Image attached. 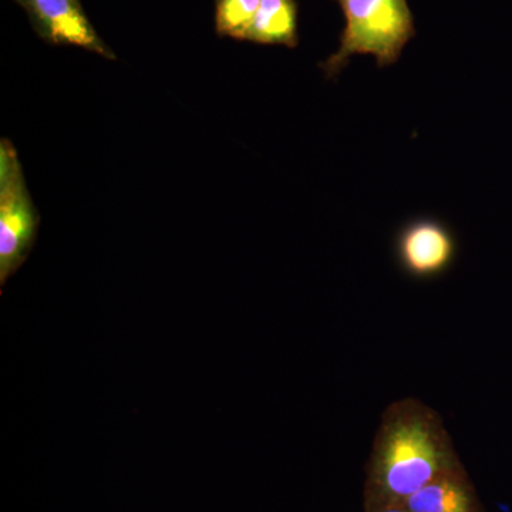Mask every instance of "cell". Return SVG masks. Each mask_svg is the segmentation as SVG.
<instances>
[{
  "label": "cell",
  "instance_id": "obj_7",
  "mask_svg": "<svg viewBox=\"0 0 512 512\" xmlns=\"http://www.w3.org/2000/svg\"><path fill=\"white\" fill-rule=\"evenodd\" d=\"M245 40L259 45H298V6L295 0H261Z\"/></svg>",
  "mask_w": 512,
  "mask_h": 512
},
{
  "label": "cell",
  "instance_id": "obj_2",
  "mask_svg": "<svg viewBox=\"0 0 512 512\" xmlns=\"http://www.w3.org/2000/svg\"><path fill=\"white\" fill-rule=\"evenodd\" d=\"M345 16L339 49L320 64L328 79L338 76L353 56L367 55L377 66L399 62L404 47L416 36L407 0H336Z\"/></svg>",
  "mask_w": 512,
  "mask_h": 512
},
{
  "label": "cell",
  "instance_id": "obj_1",
  "mask_svg": "<svg viewBox=\"0 0 512 512\" xmlns=\"http://www.w3.org/2000/svg\"><path fill=\"white\" fill-rule=\"evenodd\" d=\"M464 468L436 410L404 397L386 407L366 466L365 508L402 504L444 474Z\"/></svg>",
  "mask_w": 512,
  "mask_h": 512
},
{
  "label": "cell",
  "instance_id": "obj_5",
  "mask_svg": "<svg viewBox=\"0 0 512 512\" xmlns=\"http://www.w3.org/2000/svg\"><path fill=\"white\" fill-rule=\"evenodd\" d=\"M28 13L36 32L52 45L82 47L114 59L100 39L79 0H16Z\"/></svg>",
  "mask_w": 512,
  "mask_h": 512
},
{
  "label": "cell",
  "instance_id": "obj_9",
  "mask_svg": "<svg viewBox=\"0 0 512 512\" xmlns=\"http://www.w3.org/2000/svg\"><path fill=\"white\" fill-rule=\"evenodd\" d=\"M365 512H412L402 504L380 505V507L365 508Z\"/></svg>",
  "mask_w": 512,
  "mask_h": 512
},
{
  "label": "cell",
  "instance_id": "obj_3",
  "mask_svg": "<svg viewBox=\"0 0 512 512\" xmlns=\"http://www.w3.org/2000/svg\"><path fill=\"white\" fill-rule=\"evenodd\" d=\"M39 215L30 198L15 148L0 147V284L15 274L35 242Z\"/></svg>",
  "mask_w": 512,
  "mask_h": 512
},
{
  "label": "cell",
  "instance_id": "obj_6",
  "mask_svg": "<svg viewBox=\"0 0 512 512\" xmlns=\"http://www.w3.org/2000/svg\"><path fill=\"white\" fill-rule=\"evenodd\" d=\"M402 505L412 512H485L466 468L436 478Z\"/></svg>",
  "mask_w": 512,
  "mask_h": 512
},
{
  "label": "cell",
  "instance_id": "obj_8",
  "mask_svg": "<svg viewBox=\"0 0 512 512\" xmlns=\"http://www.w3.org/2000/svg\"><path fill=\"white\" fill-rule=\"evenodd\" d=\"M261 0H217L215 25L221 36L245 40Z\"/></svg>",
  "mask_w": 512,
  "mask_h": 512
},
{
  "label": "cell",
  "instance_id": "obj_4",
  "mask_svg": "<svg viewBox=\"0 0 512 512\" xmlns=\"http://www.w3.org/2000/svg\"><path fill=\"white\" fill-rule=\"evenodd\" d=\"M396 254L407 275L436 278L448 271L456 259V237L443 222L419 218L404 225L397 235Z\"/></svg>",
  "mask_w": 512,
  "mask_h": 512
}]
</instances>
